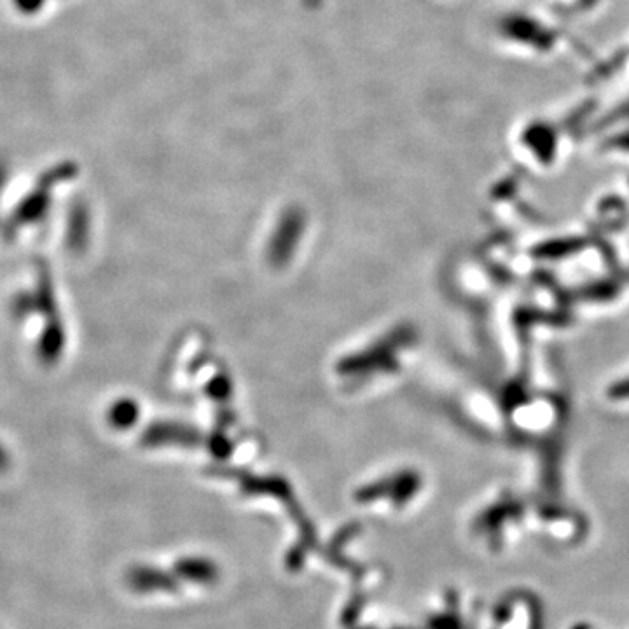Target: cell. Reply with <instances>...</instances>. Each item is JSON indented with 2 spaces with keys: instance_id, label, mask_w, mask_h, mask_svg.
<instances>
[{
  "instance_id": "obj_1",
  "label": "cell",
  "mask_w": 629,
  "mask_h": 629,
  "mask_svg": "<svg viewBox=\"0 0 629 629\" xmlns=\"http://www.w3.org/2000/svg\"><path fill=\"white\" fill-rule=\"evenodd\" d=\"M48 2L49 0H11V6L21 16L32 18V16H39L48 6Z\"/></svg>"
}]
</instances>
